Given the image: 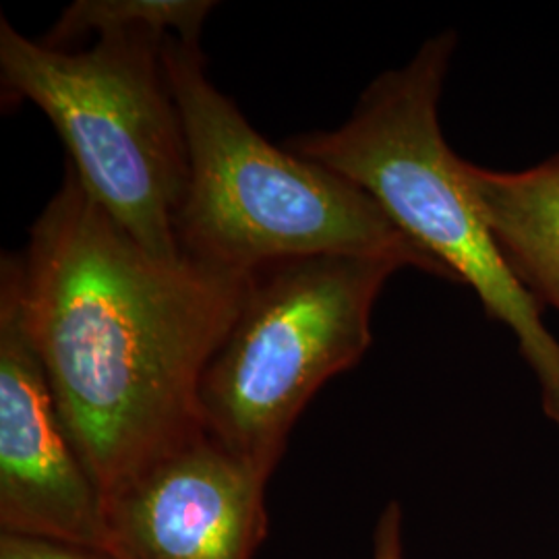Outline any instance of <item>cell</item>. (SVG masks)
Wrapping results in <instances>:
<instances>
[{"instance_id":"6da1fadb","label":"cell","mask_w":559,"mask_h":559,"mask_svg":"<svg viewBox=\"0 0 559 559\" xmlns=\"http://www.w3.org/2000/svg\"><path fill=\"white\" fill-rule=\"evenodd\" d=\"M11 260L64 431L106 503L203 433L201 380L253 274L150 253L69 164Z\"/></svg>"},{"instance_id":"7a4b0ae2","label":"cell","mask_w":559,"mask_h":559,"mask_svg":"<svg viewBox=\"0 0 559 559\" xmlns=\"http://www.w3.org/2000/svg\"><path fill=\"white\" fill-rule=\"evenodd\" d=\"M162 59L189 150L177 216L185 255L242 274L311 255H373L452 280L355 182L260 135L207 78L200 41L168 36Z\"/></svg>"},{"instance_id":"3957f363","label":"cell","mask_w":559,"mask_h":559,"mask_svg":"<svg viewBox=\"0 0 559 559\" xmlns=\"http://www.w3.org/2000/svg\"><path fill=\"white\" fill-rule=\"evenodd\" d=\"M454 48V32L425 41L404 67L373 80L338 129L282 145L355 182L452 282L475 290L485 313L514 334L539 381L543 411L559 429V340L483 218L466 160L441 133V90Z\"/></svg>"},{"instance_id":"277c9868","label":"cell","mask_w":559,"mask_h":559,"mask_svg":"<svg viewBox=\"0 0 559 559\" xmlns=\"http://www.w3.org/2000/svg\"><path fill=\"white\" fill-rule=\"evenodd\" d=\"M166 38L117 34L71 52L2 17L0 81L4 104L32 102L55 124L90 198L150 253L175 260L189 150L162 59Z\"/></svg>"},{"instance_id":"5b68a950","label":"cell","mask_w":559,"mask_h":559,"mask_svg":"<svg viewBox=\"0 0 559 559\" xmlns=\"http://www.w3.org/2000/svg\"><path fill=\"white\" fill-rule=\"evenodd\" d=\"M402 267L330 253L255 272L201 380L203 431L270 477L307 402L371 346L376 300Z\"/></svg>"},{"instance_id":"8992f818","label":"cell","mask_w":559,"mask_h":559,"mask_svg":"<svg viewBox=\"0 0 559 559\" xmlns=\"http://www.w3.org/2000/svg\"><path fill=\"white\" fill-rule=\"evenodd\" d=\"M0 528L110 556L100 493L23 323L11 253L0 260Z\"/></svg>"},{"instance_id":"52a82bcc","label":"cell","mask_w":559,"mask_h":559,"mask_svg":"<svg viewBox=\"0 0 559 559\" xmlns=\"http://www.w3.org/2000/svg\"><path fill=\"white\" fill-rule=\"evenodd\" d=\"M267 479L203 431L104 503L110 558L253 559Z\"/></svg>"},{"instance_id":"ba28073f","label":"cell","mask_w":559,"mask_h":559,"mask_svg":"<svg viewBox=\"0 0 559 559\" xmlns=\"http://www.w3.org/2000/svg\"><path fill=\"white\" fill-rule=\"evenodd\" d=\"M464 175L516 278L559 313V154L519 173L466 162Z\"/></svg>"},{"instance_id":"9c48e42d","label":"cell","mask_w":559,"mask_h":559,"mask_svg":"<svg viewBox=\"0 0 559 559\" xmlns=\"http://www.w3.org/2000/svg\"><path fill=\"white\" fill-rule=\"evenodd\" d=\"M216 2L210 0H78L69 4L44 44L62 48L90 34H156L182 41H200L203 21Z\"/></svg>"},{"instance_id":"30bf717a","label":"cell","mask_w":559,"mask_h":559,"mask_svg":"<svg viewBox=\"0 0 559 559\" xmlns=\"http://www.w3.org/2000/svg\"><path fill=\"white\" fill-rule=\"evenodd\" d=\"M0 559H115L106 554L90 551L57 540L34 539L20 535L0 537Z\"/></svg>"},{"instance_id":"8fae6325","label":"cell","mask_w":559,"mask_h":559,"mask_svg":"<svg viewBox=\"0 0 559 559\" xmlns=\"http://www.w3.org/2000/svg\"><path fill=\"white\" fill-rule=\"evenodd\" d=\"M373 559H404L402 556V510L392 501L381 512L373 535Z\"/></svg>"}]
</instances>
